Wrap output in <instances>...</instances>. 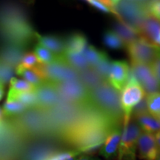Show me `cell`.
Wrapping results in <instances>:
<instances>
[{
  "mask_svg": "<svg viewBox=\"0 0 160 160\" xmlns=\"http://www.w3.org/2000/svg\"><path fill=\"white\" fill-rule=\"evenodd\" d=\"M76 160H97V159H94L93 157H90V156L83 155V156H81V157H79Z\"/></svg>",
  "mask_w": 160,
  "mask_h": 160,
  "instance_id": "obj_33",
  "label": "cell"
},
{
  "mask_svg": "<svg viewBox=\"0 0 160 160\" xmlns=\"http://www.w3.org/2000/svg\"><path fill=\"white\" fill-rule=\"evenodd\" d=\"M83 53L89 66L91 68H94L102 60L108 57L105 52L99 51L93 45H88Z\"/></svg>",
  "mask_w": 160,
  "mask_h": 160,
  "instance_id": "obj_21",
  "label": "cell"
},
{
  "mask_svg": "<svg viewBox=\"0 0 160 160\" xmlns=\"http://www.w3.org/2000/svg\"><path fill=\"white\" fill-rule=\"evenodd\" d=\"M134 119L140 126L142 131L153 134L160 131V120L151 116L149 113L139 116Z\"/></svg>",
  "mask_w": 160,
  "mask_h": 160,
  "instance_id": "obj_19",
  "label": "cell"
},
{
  "mask_svg": "<svg viewBox=\"0 0 160 160\" xmlns=\"http://www.w3.org/2000/svg\"><path fill=\"white\" fill-rule=\"evenodd\" d=\"M129 77L130 68L126 62H111L108 82L113 88L121 93L128 81Z\"/></svg>",
  "mask_w": 160,
  "mask_h": 160,
  "instance_id": "obj_9",
  "label": "cell"
},
{
  "mask_svg": "<svg viewBox=\"0 0 160 160\" xmlns=\"http://www.w3.org/2000/svg\"><path fill=\"white\" fill-rule=\"evenodd\" d=\"M148 113V105H147V100H146V96L144 97L142 100L138 105L133 108V111H132V117L131 118H137L139 116L145 114V113Z\"/></svg>",
  "mask_w": 160,
  "mask_h": 160,
  "instance_id": "obj_29",
  "label": "cell"
},
{
  "mask_svg": "<svg viewBox=\"0 0 160 160\" xmlns=\"http://www.w3.org/2000/svg\"><path fill=\"white\" fill-rule=\"evenodd\" d=\"M5 93V83L0 80V100L2 99Z\"/></svg>",
  "mask_w": 160,
  "mask_h": 160,
  "instance_id": "obj_32",
  "label": "cell"
},
{
  "mask_svg": "<svg viewBox=\"0 0 160 160\" xmlns=\"http://www.w3.org/2000/svg\"><path fill=\"white\" fill-rule=\"evenodd\" d=\"M36 87L30 84L25 80L11 78L10 80V89L8 93L7 99H13L20 93L33 91Z\"/></svg>",
  "mask_w": 160,
  "mask_h": 160,
  "instance_id": "obj_18",
  "label": "cell"
},
{
  "mask_svg": "<svg viewBox=\"0 0 160 160\" xmlns=\"http://www.w3.org/2000/svg\"><path fill=\"white\" fill-rule=\"evenodd\" d=\"M139 157L142 160H156L160 151L154 134L142 131L137 142Z\"/></svg>",
  "mask_w": 160,
  "mask_h": 160,
  "instance_id": "obj_10",
  "label": "cell"
},
{
  "mask_svg": "<svg viewBox=\"0 0 160 160\" xmlns=\"http://www.w3.org/2000/svg\"><path fill=\"white\" fill-rule=\"evenodd\" d=\"M112 31L118 35L120 39L122 40L125 47L130 43L139 39L142 36L137 31L132 28L131 26L128 25L121 20L117 19L112 25Z\"/></svg>",
  "mask_w": 160,
  "mask_h": 160,
  "instance_id": "obj_13",
  "label": "cell"
},
{
  "mask_svg": "<svg viewBox=\"0 0 160 160\" xmlns=\"http://www.w3.org/2000/svg\"><path fill=\"white\" fill-rule=\"evenodd\" d=\"M148 11L152 17L160 22V0L148 2Z\"/></svg>",
  "mask_w": 160,
  "mask_h": 160,
  "instance_id": "obj_30",
  "label": "cell"
},
{
  "mask_svg": "<svg viewBox=\"0 0 160 160\" xmlns=\"http://www.w3.org/2000/svg\"><path fill=\"white\" fill-rule=\"evenodd\" d=\"M131 74L142 88L146 95L160 92V85L151 65L131 62Z\"/></svg>",
  "mask_w": 160,
  "mask_h": 160,
  "instance_id": "obj_8",
  "label": "cell"
},
{
  "mask_svg": "<svg viewBox=\"0 0 160 160\" xmlns=\"http://www.w3.org/2000/svg\"><path fill=\"white\" fill-rule=\"evenodd\" d=\"M60 56L70 67L77 72L90 67L83 53H70L65 51Z\"/></svg>",
  "mask_w": 160,
  "mask_h": 160,
  "instance_id": "obj_17",
  "label": "cell"
},
{
  "mask_svg": "<svg viewBox=\"0 0 160 160\" xmlns=\"http://www.w3.org/2000/svg\"><path fill=\"white\" fill-rule=\"evenodd\" d=\"M27 108L22 103L17 99H6L3 105V115L11 117L17 115Z\"/></svg>",
  "mask_w": 160,
  "mask_h": 160,
  "instance_id": "obj_23",
  "label": "cell"
},
{
  "mask_svg": "<svg viewBox=\"0 0 160 160\" xmlns=\"http://www.w3.org/2000/svg\"><path fill=\"white\" fill-rule=\"evenodd\" d=\"M116 13L117 19L131 26L139 33L144 20L149 14L148 2L131 1H109Z\"/></svg>",
  "mask_w": 160,
  "mask_h": 160,
  "instance_id": "obj_2",
  "label": "cell"
},
{
  "mask_svg": "<svg viewBox=\"0 0 160 160\" xmlns=\"http://www.w3.org/2000/svg\"><path fill=\"white\" fill-rule=\"evenodd\" d=\"M148 113L160 120V92L146 95Z\"/></svg>",
  "mask_w": 160,
  "mask_h": 160,
  "instance_id": "obj_24",
  "label": "cell"
},
{
  "mask_svg": "<svg viewBox=\"0 0 160 160\" xmlns=\"http://www.w3.org/2000/svg\"><path fill=\"white\" fill-rule=\"evenodd\" d=\"M145 93L133 75H130L128 81L120 93V105L123 113V125L129 123L132 111L145 97Z\"/></svg>",
  "mask_w": 160,
  "mask_h": 160,
  "instance_id": "obj_3",
  "label": "cell"
},
{
  "mask_svg": "<svg viewBox=\"0 0 160 160\" xmlns=\"http://www.w3.org/2000/svg\"><path fill=\"white\" fill-rule=\"evenodd\" d=\"M35 37L39 42L38 44L49 50L53 54L61 55L65 51V40L57 36H43L35 32Z\"/></svg>",
  "mask_w": 160,
  "mask_h": 160,
  "instance_id": "obj_12",
  "label": "cell"
},
{
  "mask_svg": "<svg viewBox=\"0 0 160 160\" xmlns=\"http://www.w3.org/2000/svg\"><path fill=\"white\" fill-rule=\"evenodd\" d=\"M91 105L104 117L114 123L123 122V113L120 105V92L113 88L108 81L89 91Z\"/></svg>",
  "mask_w": 160,
  "mask_h": 160,
  "instance_id": "obj_1",
  "label": "cell"
},
{
  "mask_svg": "<svg viewBox=\"0 0 160 160\" xmlns=\"http://www.w3.org/2000/svg\"><path fill=\"white\" fill-rule=\"evenodd\" d=\"M33 51H34L33 53L37 57L39 63L41 64L47 65V64L53 62L57 59V55L53 54L49 50L44 48L43 46L40 45L39 44H37L34 46Z\"/></svg>",
  "mask_w": 160,
  "mask_h": 160,
  "instance_id": "obj_26",
  "label": "cell"
},
{
  "mask_svg": "<svg viewBox=\"0 0 160 160\" xmlns=\"http://www.w3.org/2000/svg\"><path fill=\"white\" fill-rule=\"evenodd\" d=\"M151 68L153 70V73H154L155 77L157 78L158 82L160 85V50L158 53V54L153 62V63L151 65Z\"/></svg>",
  "mask_w": 160,
  "mask_h": 160,
  "instance_id": "obj_31",
  "label": "cell"
},
{
  "mask_svg": "<svg viewBox=\"0 0 160 160\" xmlns=\"http://www.w3.org/2000/svg\"><path fill=\"white\" fill-rule=\"evenodd\" d=\"M19 64L27 68H33L39 64V62L33 52H28L23 56Z\"/></svg>",
  "mask_w": 160,
  "mask_h": 160,
  "instance_id": "obj_28",
  "label": "cell"
},
{
  "mask_svg": "<svg viewBox=\"0 0 160 160\" xmlns=\"http://www.w3.org/2000/svg\"><path fill=\"white\" fill-rule=\"evenodd\" d=\"M65 42V51L70 52V53H84L86 48L88 47L87 39L82 33H73L68 37Z\"/></svg>",
  "mask_w": 160,
  "mask_h": 160,
  "instance_id": "obj_16",
  "label": "cell"
},
{
  "mask_svg": "<svg viewBox=\"0 0 160 160\" xmlns=\"http://www.w3.org/2000/svg\"><path fill=\"white\" fill-rule=\"evenodd\" d=\"M78 73V79L88 91L96 88L106 81L91 67L88 68Z\"/></svg>",
  "mask_w": 160,
  "mask_h": 160,
  "instance_id": "obj_15",
  "label": "cell"
},
{
  "mask_svg": "<svg viewBox=\"0 0 160 160\" xmlns=\"http://www.w3.org/2000/svg\"><path fill=\"white\" fill-rule=\"evenodd\" d=\"M156 160H160V151L159 152V154H158L157 159H156Z\"/></svg>",
  "mask_w": 160,
  "mask_h": 160,
  "instance_id": "obj_36",
  "label": "cell"
},
{
  "mask_svg": "<svg viewBox=\"0 0 160 160\" xmlns=\"http://www.w3.org/2000/svg\"><path fill=\"white\" fill-rule=\"evenodd\" d=\"M82 153H83V152L81 150L74 149L71 150V151L50 153L44 157L43 159L39 160H76Z\"/></svg>",
  "mask_w": 160,
  "mask_h": 160,
  "instance_id": "obj_22",
  "label": "cell"
},
{
  "mask_svg": "<svg viewBox=\"0 0 160 160\" xmlns=\"http://www.w3.org/2000/svg\"><path fill=\"white\" fill-rule=\"evenodd\" d=\"M122 135L117 153V160H137L138 139L142 132L140 126L133 118L123 125Z\"/></svg>",
  "mask_w": 160,
  "mask_h": 160,
  "instance_id": "obj_4",
  "label": "cell"
},
{
  "mask_svg": "<svg viewBox=\"0 0 160 160\" xmlns=\"http://www.w3.org/2000/svg\"><path fill=\"white\" fill-rule=\"evenodd\" d=\"M154 136H155V139H156V141H157V145L159 146L160 149V131H158L157 133H156Z\"/></svg>",
  "mask_w": 160,
  "mask_h": 160,
  "instance_id": "obj_34",
  "label": "cell"
},
{
  "mask_svg": "<svg viewBox=\"0 0 160 160\" xmlns=\"http://www.w3.org/2000/svg\"><path fill=\"white\" fill-rule=\"evenodd\" d=\"M131 62L151 65L159 53L160 47L140 37L126 46Z\"/></svg>",
  "mask_w": 160,
  "mask_h": 160,
  "instance_id": "obj_6",
  "label": "cell"
},
{
  "mask_svg": "<svg viewBox=\"0 0 160 160\" xmlns=\"http://www.w3.org/2000/svg\"><path fill=\"white\" fill-rule=\"evenodd\" d=\"M87 2L90 5L94 8L95 9L98 10V11L103 12V13H111L113 14L116 17V13L111 5H110L109 1H98V0H88Z\"/></svg>",
  "mask_w": 160,
  "mask_h": 160,
  "instance_id": "obj_27",
  "label": "cell"
},
{
  "mask_svg": "<svg viewBox=\"0 0 160 160\" xmlns=\"http://www.w3.org/2000/svg\"><path fill=\"white\" fill-rule=\"evenodd\" d=\"M157 45L159 46V47H160V35L159 36V37H158V39L157 40Z\"/></svg>",
  "mask_w": 160,
  "mask_h": 160,
  "instance_id": "obj_35",
  "label": "cell"
},
{
  "mask_svg": "<svg viewBox=\"0 0 160 160\" xmlns=\"http://www.w3.org/2000/svg\"><path fill=\"white\" fill-rule=\"evenodd\" d=\"M103 42L105 45L111 49L118 50L124 48L125 47L122 40L112 30H107L105 31L103 35Z\"/></svg>",
  "mask_w": 160,
  "mask_h": 160,
  "instance_id": "obj_25",
  "label": "cell"
},
{
  "mask_svg": "<svg viewBox=\"0 0 160 160\" xmlns=\"http://www.w3.org/2000/svg\"><path fill=\"white\" fill-rule=\"evenodd\" d=\"M140 33L142 37L157 45V40L160 35V22L149 13L144 20Z\"/></svg>",
  "mask_w": 160,
  "mask_h": 160,
  "instance_id": "obj_14",
  "label": "cell"
},
{
  "mask_svg": "<svg viewBox=\"0 0 160 160\" xmlns=\"http://www.w3.org/2000/svg\"><path fill=\"white\" fill-rule=\"evenodd\" d=\"M16 73L17 75L24 78L26 82L35 87H37L45 82L34 68H27L23 67L20 64L16 68Z\"/></svg>",
  "mask_w": 160,
  "mask_h": 160,
  "instance_id": "obj_20",
  "label": "cell"
},
{
  "mask_svg": "<svg viewBox=\"0 0 160 160\" xmlns=\"http://www.w3.org/2000/svg\"><path fill=\"white\" fill-rule=\"evenodd\" d=\"M123 128L121 125L113 127L101 146L99 153L105 159L112 160L117 156L119 144L122 135Z\"/></svg>",
  "mask_w": 160,
  "mask_h": 160,
  "instance_id": "obj_11",
  "label": "cell"
},
{
  "mask_svg": "<svg viewBox=\"0 0 160 160\" xmlns=\"http://www.w3.org/2000/svg\"><path fill=\"white\" fill-rule=\"evenodd\" d=\"M55 85L62 101L80 107H91L90 92L79 79L55 84Z\"/></svg>",
  "mask_w": 160,
  "mask_h": 160,
  "instance_id": "obj_5",
  "label": "cell"
},
{
  "mask_svg": "<svg viewBox=\"0 0 160 160\" xmlns=\"http://www.w3.org/2000/svg\"><path fill=\"white\" fill-rule=\"evenodd\" d=\"M36 108L39 110L50 111L60 102L59 94L55 84L45 81L36 87Z\"/></svg>",
  "mask_w": 160,
  "mask_h": 160,
  "instance_id": "obj_7",
  "label": "cell"
}]
</instances>
